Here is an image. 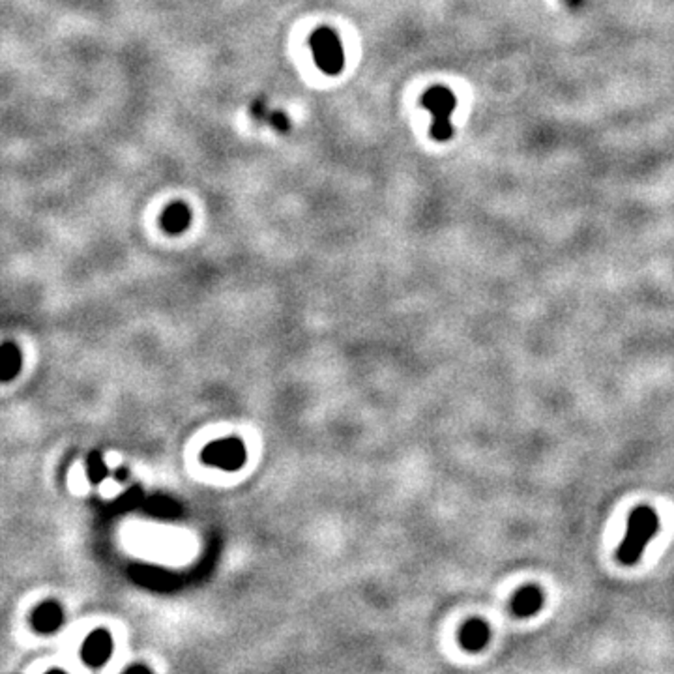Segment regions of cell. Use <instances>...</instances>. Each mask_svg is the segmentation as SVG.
Returning a JSON list of instances; mask_svg holds the SVG:
<instances>
[{"label":"cell","instance_id":"cell-1","mask_svg":"<svg viewBox=\"0 0 674 674\" xmlns=\"http://www.w3.org/2000/svg\"><path fill=\"white\" fill-rule=\"evenodd\" d=\"M657 530H659V519L654 510L648 506L635 508L628 519V530L622 545L618 547V555H616L618 560L626 566L637 564L644 547Z\"/></svg>","mask_w":674,"mask_h":674},{"label":"cell","instance_id":"cell-2","mask_svg":"<svg viewBox=\"0 0 674 674\" xmlns=\"http://www.w3.org/2000/svg\"><path fill=\"white\" fill-rule=\"evenodd\" d=\"M421 105L431 113L433 124H431V137L434 141H447L454 135V126H452V113L455 110L457 99L454 92L447 90L446 86H433L421 96Z\"/></svg>","mask_w":674,"mask_h":674},{"label":"cell","instance_id":"cell-3","mask_svg":"<svg viewBox=\"0 0 674 674\" xmlns=\"http://www.w3.org/2000/svg\"><path fill=\"white\" fill-rule=\"evenodd\" d=\"M315 64L326 75H337L345 68V52L341 39L331 28L320 26L309 39Z\"/></svg>","mask_w":674,"mask_h":674},{"label":"cell","instance_id":"cell-4","mask_svg":"<svg viewBox=\"0 0 674 674\" xmlns=\"http://www.w3.org/2000/svg\"><path fill=\"white\" fill-rule=\"evenodd\" d=\"M541 607H543V594L534 584L519 590L512 599V613L515 616H532Z\"/></svg>","mask_w":674,"mask_h":674},{"label":"cell","instance_id":"cell-5","mask_svg":"<svg viewBox=\"0 0 674 674\" xmlns=\"http://www.w3.org/2000/svg\"><path fill=\"white\" fill-rule=\"evenodd\" d=\"M489 635H491V631H489V626L483 620H476V618L468 620L461 629V646L468 650V652H478V650L485 646L487 641H489Z\"/></svg>","mask_w":674,"mask_h":674},{"label":"cell","instance_id":"cell-6","mask_svg":"<svg viewBox=\"0 0 674 674\" xmlns=\"http://www.w3.org/2000/svg\"><path fill=\"white\" fill-rule=\"evenodd\" d=\"M191 221V212L188 204L184 202H173L165 208L162 215V225L168 234H178L189 227Z\"/></svg>","mask_w":674,"mask_h":674},{"label":"cell","instance_id":"cell-7","mask_svg":"<svg viewBox=\"0 0 674 674\" xmlns=\"http://www.w3.org/2000/svg\"><path fill=\"white\" fill-rule=\"evenodd\" d=\"M268 122L272 124L273 128L276 130H279V131H287L289 130V118H287V115H283V113H270L268 115Z\"/></svg>","mask_w":674,"mask_h":674}]
</instances>
